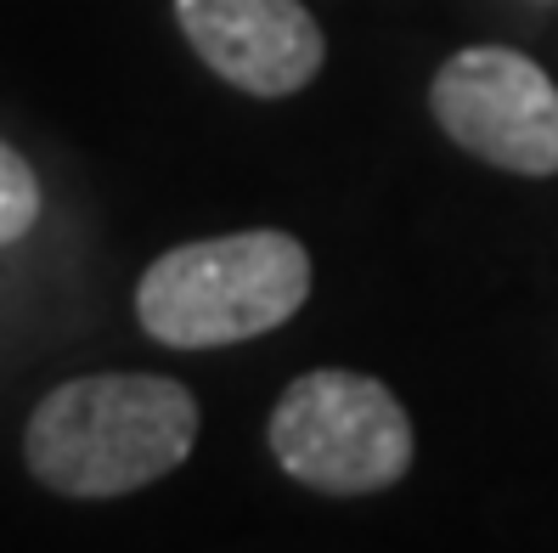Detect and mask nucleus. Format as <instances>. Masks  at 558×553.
<instances>
[{"instance_id":"423d86ee","label":"nucleus","mask_w":558,"mask_h":553,"mask_svg":"<svg viewBox=\"0 0 558 553\" xmlns=\"http://www.w3.org/2000/svg\"><path fill=\"white\" fill-rule=\"evenodd\" d=\"M40 220V176L28 170V158L0 142V249L28 238V226Z\"/></svg>"},{"instance_id":"f03ea898","label":"nucleus","mask_w":558,"mask_h":553,"mask_svg":"<svg viewBox=\"0 0 558 553\" xmlns=\"http://www.w3.org/2000/svg\"><path fill=\"white\" fill-rule=\"evenodd\" d=\"M311 300V249L288 232H232L158 254L136 282L142 328L170 350H220L282 328Z\"/></svg>"},{"instance_id":"f257e3e1","label":"nucleus","mask_w":558,"mask_h":553,"mask_svg":"<svg viewBox=\"0 0 558 553\" xmlns=\"http://www.w3.org/2000/svg\"><path fill=\"white\" fill-rule=\"evenodd\" d=\"M198 446V401L163 373H85L28 412L23 464L57 497H130Z\"/></svg>"},{"instance_id":"20e7f679","label":"nucleus","mask_w":558,"mask_h":553,"mask_svg":"<svg viewBox=\"0 0 558 553\" xmlns=\"http://www.w3.org/2000/svg\"><path fill=\"white\" fill-rule=\"evenodd\" d=\"M446 136L508 176H558V85L513 46L457 51L429 85Z\"/></svg>"},{"instance_id":"7ed1b4c3","label":"nucleus","mask_w":558,"mask_h":553,"mask_svg":"<svg viewBox=\"0 0 558 553\" xmlns=\"http://www.w3.org/2000/svg\"><path fill=\"white\" fill-rule=\"evenodd\" d=\"M277 464L327 497H367L389 492L412 469V418L396 389L350 373L316 368L282 389L266 424Z\"/></svg>"},{"instance_id":"39448f33","label":"nucleus","mask_w":558,"mask_h":553,"mask_svg":"<svg viewBox=\"0 0 558 553\" xmlns=\"http://www.w3.org/2000/svg\"><path fill=\"white\" fill-rule=\"evenodd\" d=\"M175 23L186 46L248 96H293L327 62V40L300 0H175Z\"/></svg>"}]
</instances>
